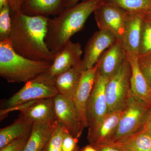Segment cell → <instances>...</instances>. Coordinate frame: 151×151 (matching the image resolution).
I'll return each mask as SVG.
<instances>
[{
  "mask_svg": "<svg viewBox=\"0 0 151 151\" xmlns=\"http://www.w3.org/2000/svg\"><path fill=\"white\" fill-rule=\"evenodd\" d=\"M98 66L99 64L97 62L92 68L83 71L80 83L73 99L79 121L84 128L89 127L86 118V108L96 79Z\"/></svg>",
  "mask_w": 151,
  "mask_h": 151,
  "instance_id": "11",
  "label": "cell"
},
{
  "mask_svg": "<svg viewBox=\"0 0 151 151\" xmlns=\"http://www.w3.org/2000/svg\"><path fill=\"white\" fill-rule=\"evenodd\" d=\"M127 58L122 39L116 41L103 53L98 61L97 73L110 79L117 72Z\"/></svg>",
  "mask_w": 151,
  "mask_h": 151,
  "instance_id": "14",
  "label": "cell"
},
{
  "mask_svg": "<svg viewBox=\"0 0 151 151\" xmlns=\"http://www.w3.org/2000/svg\"><path fill=\"white\" fill-rule=\"evenodd\" d=\"M24 0H9V5L11 14H15L21 12Z\"/></svg>",
  "mask_w": 151,
  "mask_h": 151,
  "instance_id": "31",
  "label": "cell"
},
{
  "mask_svg": "<svg viewBox=\"0 0 151 151\" xmlns=\"http://www.w3.org/2000/svg\"><path fill=\"white\" fill-rule=\"evenodd\" d=\"M65 130L57 122L56 127L42 151H63V140Z\"/></svg>",
  "mask_w": 151,
  "mask_h": 151,
  "instance_id": "25",
  "label": "cell"
},
{
  "mask_svg": "<svg viewBox=\"0 0 151 151\" xmlns=\"http://www.w3.org/2000/svg\"><path fill=\"white\" fill-rule=\"evenodd\" d=\"M94 14L99 30L108 31L117 39H122L129 13L117 6L103 2Z\"/></svg>",
  "mask_w": 151,
  "mask_h": 151,
  "instance_id": "7",
  "label": "cell"
},
{
  "mask_svg": "<svg viewBox=\"0 0 151 151\" xmlns=\"http://www.w3.org/2000/svg\"><path fill=\"white\" fill-rule=\"evenodd\" d=\"M7 5H9V0H0V9Z\"/></svg>",
  "mask_w": 151,
  "mask_h": 151,
  "instance_id": "35",
  "label": "cell"
},
{
  "mask_svg": "<svg viewBox=\"0 0 151 151\" xmlns=\"http://www.w3.org/2000/svg\"><path fill=\"white\" fill-rule=\"evenodd\" d=\"M84 70L82 62L55 77L58 94L73 100Z\"/></svg>",
  "mask_w": 151,
  "mask_h": 151,
  "instance_id": "18",
  "label": "cell"
},
{
  "mask_svg": "<svg viewBox=\"0 0 151 151\" xmlns=\"http://www.w3.org/2000/svg\"><path fill=\"white\" fill-rule=\"evenodd\" d=\"M143 129L148 130L151 132V110L143 127Z\"/></svg>",
  "mask_w": 151,
  "mask_h": 151,
  "instance_id": "33",
  "label": "cell"
},
{
  "mask_svg": "<svg viewBox=\"0 0 151 151\" xmlns=\"http://www.w3.org/2000/svg\"><path fill=\"white\" fill-rule=\"evenodd\" d=\"M138 62L141 70L151 88V54L138 57Z\"/></svg>",
  "mask_w": 151,
  "mask_h": 151,
  "instance_id": "27",
  "label": "cell"
},
{
  "mask_svg": "<svg viewBox=\"0 0 151 151\" xmlns=\"http://www.w3.org/2000/svg\"><path fill=\"white\" fill-rule=\"evenodd\" d=\"M56 124V121L34 123L24 151H42L51 137Z\"/></svg>",
  "mask_w": 151,
  "mask_h": 151,
  "instance_id": "20",
  "label": "cell"
},
{
  "mask_svg": "<svg viewBox=\"0 0 151 151\" xmlns=\"http://www.w3.org/2000/svg\"><path fill=\"white\" fill-rule=\"evenodd\" d=\"M65 0H24L21 12L31 16H55L64 9Z\"/></svg>",
  "mask_w": 151,
  "mask_h": 151,
  "instance_id": "19",
  "label": "cell"
},
{
  "mask_svg": "<svg viewBox=\"0 0 151 151\" xmlns=\"http://www.w3.org/2000/svg\"><path fill=\"white\" fill-rule=\"evenodd\" d=\"M32 123L19 117L12 124L0 129V149L31 133Z\"/></svg>",
  "mask_w": 151,
  "mask_h": 151,
  "instance_id": "21",
  "label": "cell"
},
{
  "mask_svg": "<svg viewBox=\"0 0 151 151\" xmlns=\"http://www.w3.org/2000/svg\"><path fill=\"white\" fill-rule=\"evenodd\" d=\"M82 52L80 43L69 40L54 55L49 73L55 77L81 63Z\"/></svg>",
  "mask_w": 151,
  "mask_h": 151,
  "instance_id": "12",
  "label": "cell"
},
{
  "mask_svg": "<svg viewBox=\"0 0 151 151\" xmlns=\"http://www.w3.org/2000/svg\"><path fill=\"white\" fill-rule=\"evenodd\" d=\"M151 110V105L132 94L124 108L118 128L109 142H119L139 132Z\"/></svg>",
  "mask_w": 151,
  "mask_h": 151,
  "instance_id": "5",
  "label": "cell"
},
{
  "mask_svg": "<svg viewBox=\"0 0 151 151\" xmlns=\"http://www.w3.org/2000/svg\"><path fill=\"white\" fill-rule=\"evenodd\" d=\"M92 145L98 151H126L119 144L112 142H108Z\"/></svg>",
  "mask_w": 151,
  "mask_h": 151,
  "instance_id": "30",
  "label": "cell"
},
{
  "mask_svg": "<svg viewBox=\"0 0 151 151\" xmlns=\"http://www.w3.org/2000/svg\"><path fill=\"white\" fill-rule=\"evenodd\" d=\"M12 29L10 9L7 5L0 9V41L9 39Z\"/></svg>",
  "mask_w": 151,
  "mask_h": 151,
  "instance_id": "26",
  "label": "cell"
},
{
  "mask_svg": "<svg viewBox=\"0 0 151 151\" xmlns=\"http://www.w3.org/2000/svg\"><path fill=\"white\" fill-rule=\"evenodd\" d=\"M124 110L108 113L98 124L88 127L87 139L90 145L102 144L111 140L116 133Z\"/></svg>",
  "mask_w": 151,
  "mask_h": 151,
  "instance_id": "13",
  "label": "cell"
},
{
  "mask_svg": "<svg viewBox=\"0 0 151 151\" xmlns=\"http://www.w3.org/2000/svg\"><path fill=\"white\" fill-rule=\"evenodd\" d=\"M30 133L23 137L17 139L9 143L2 148L0 149V151H24L27 143L29 139Z\"/></svg>",
  "mask_w": 151,
  "mask_h": 151,
  "instance_id": "28",
  "label": "cell"
},
{
  "mask_svg": "<svg viewBox=\"0 0 151 151\" xmlns=\"http://www.w3.org/2000/svg\"><path fill=\"white\" fill-rule=\"evenodd\" d=\"M142 14L144 18L151 22V12Z\"/></svg>",
  "mask_w": 151,
  "mask_h": 151,
  "instance_id": "36",
  "label": "cell"
},
{
  "mask_svg": "<svg viewBox=\"0 0 151 151\" xmlns=\"http://www.w3.org/2000/svg\"><path fill=\"white\" fill-rule=\"evenodd\" d=\"M20 111L19 117L33 124L36 122L55 121L53 98L28 102Z\"/></svg>",
  "mask_w": 151,
  "mask_h": 151,
  "instance_id": "16",
  "label": "cell"
},
{
  "mask_svg": "<svg viewBox=\"0 0 151 151\" xmlns=\"http://www.w3.org/2000/svg\"><path fill=\"white\" fill-rule=\"evenodd\" d=\"M103 3L117 6L129 14L151 12V0H103Z\"/></svg>",
  "mask_w": 151,
  "mask_h": 151,
  "instance_id": "23",
  "label": "cell"
},
{
  "mask_svg": "<svg viewBox=\"0 0 151 151\" xmlns=\"http://www.w3.org/2000/svg\"><path fill=\"white\" fill-rule=\"evenodd\" d=\"M131 77V66L127 58L107 83L105 95L108 113L124 110L132 96Z\"/></svg>",
  "mask_w": 151,
  "mask_h": 151,
  "instance_id": "6",
  "label": "cell"
},
{
  "mask_svg": "<svg viewBox=\"0 0 151 151\" xmlns=\"http://www.w3.org/2000/svg\"></svg>",
  "mask_w": 151,
  "mask_h": 151,
  "instance_id": "37",
  "label": "cell"
},
{
  "mask_svg": "<svg viewBox=\"0 0 151 151\" xmlns=\"http://www.w3.org/2000/svg\"><path fill=\"white\" fill-rule=\"evenodd\" d=\"M117 38L108 31L99 30L87 42L84 50L82 64L84 70L94 67L103 53L114 43Z\"/></svg>",
  "mask_w": 151,
  "mask_h": 151,
  "instance_id": "10",
  "label": "cell"
},
{
  "mask_svg": "<svg viewBox=\"0 0 151 151\" xmlns=\"http://www.w3.org/2000/svg\"><path fill=\"white\" fill-rule=\"evenodd\" d=\"M80 151H98L92 145H89L83 148Z\"/></svg>",
  "mask_w": 151,
  "mask_h": 151,
  "instance_id": "34",
  "label": "cell"
},
{
  "mask_svg": "<svg viewBox=\"0 0 151 151\" xmlns=\"http://www.w3.org/2000/svg\"><path fill=\"white\" fill-rule=\"evenodd\" d=\"M127 58L131 68L132 95L151 105V88L141 70L138 62V57L127 55Z\"/></svg>",
  "mask_w": 151,
  "mask_h": 151,
  "instance_id": "17",
  "label": "cell"
},
{
  "mask_svg": "<svg viewBox=\"0 0 151 151\" xmlns=\"http://www.w3.org/2000/svg\"><path fill=\"white\" fill-rule=\"evenodd\" d=\"M48 19L27 15L21 11L11 14L9 39L18 54L32 60L52 63L54 56L45 42Z\"/></svg>",
  "mask_w": 151,
  "mask_h": 151,
  "instance_id": "1",
  "label": "cell"
},
{
  "mask_svg": "<svg viewBox=\"0 0 151 151\" xmlns=\"http://www.w3.org/2000/svg\"><path fill=\"white\" fill-rule=\"evenodd\" d=\"M142 22V14H129L122 38L127 55L139 57Z\"/></svg>",
  "mask_w": 151,
  "mask_h": 151,
  "instance_id": "15",
  "label": "cell"
},
{
  "mask_svg": "<svg viewBox=\"0 0 151 151\" xmlns=\"http://www.w3.org/2000/svg\"><path fill=\"white\" fill-rule=\"evenodd\" d=\"M115 143L126 151H151V132L143 129Z\"/></svg>",
  "mask_w": 151,
  "mask_h": 151,
  "instance_id": "22",
  "label": "cell"
},
{
  "mask_svg": "<svg viewBox=\"0 0 151 151\" xmlns=\"http://www.w3.org/2000/svg\"><path fill=\"white\" fill-rule=\"evenodd\" d=\"M142 17V36L139 56L151 54V22L143 16Z\"/></svg>",
  "mask_w": 151,
  "mask_h": 151,
  "instance_id": "24",
  "label": "cell"
},
{
  "mask_svg": "<svg viewBox=\"0 0 151 151\" xmlns=\"http://www.w3.org/2000/svg\"><path fill=\"white\" fill-rule=\"evenodd\" d=\"M109 79L97 73L86 108L89 127L98 124L108 113L105 89Z\"/></svg>",
  "mask_w": 151,
  "mask_h": 151,
  "instance_id": "9",
  "label": "cell"
},
{
  "mask_svg": "<svg viewBox=\"0 0 151 151\" xmlns=\"http://www.w3.org/2000/svg\"><path fill=\"white\" fill-rule=\"evenodd\" d=\"M76 151H77V150H76Z\"/></svg>",
  "mask_w": 151,
  "mask_h": 151,
  "instance_id": "38",
  "label": "cell"
},
{
  "mask_svg": "<svg viewBox=\"0 0 151 151\" xmlns=\"http://www.w3.org/2000/svg\"><path fill=\"white\" fill-rule=\"evenodd\" d=\"M86 0H65L64 1V9L71 7L78 4L80 1H84Z\"/></svg>",
  "mask_w": 151,
  "mask_h": 151,
  "instance_id": "32",
  "label": "cell"
},
{
  "mask_svg": "<svg viewBox=\"0 0 151 151\" xmlns=\"http://www.w3.org/2000/svg\"><path fill=\"white\" fill-rule=\"evenodd\" d=\"M53 100L55 121L73 137L79 139L84 128L79 121L73 100L58 94Z\"/></svg>",
  "mask_w": 151,
  "mask_h": 151,
  "instance_id": "8",
  "label": "cell"
},
{
  "mask_svg": "<svg viewBox=\"0 0 151 151\" xmlns=\"http://www.w3.org/2000/svg\"><path fill=\"white\" fill-rule=\"evenodd\" d=\"M54 80L55 77L47 71L24 83L21 89L4 101L1 110L6 111L32 101L53 98L58 94Z\"/></svg>",
  "mask_w": 151,
  "mask_h": 151,
  "instance_id": "4",
  "label": "cell"
},
{
  "mask_svg": "<svg viewBox=\"0 0 151 151\" xmlns=\"http://www.w3.org/2000/svg\"><path fill=\"white\" fill-rule=\"evenodd\" d=\"M78 139L73 137L65 130L62 143L63 151H76Z\"/></svg>",
  "mask_w": 151,
  "mask_h": 151,
  "instance_id": "29",
  "label": "cell"
},
{
  "mask_svg": "<svg viewBox=\"0 0 151 151\" xmlns=\"http://www.w3.org/2000/svg\"><path fill=\"white\" fill-rule=\"evenodd\" d=\"M103 3V0H86L49 18L45 42L53 56L72 36L83 29L90 15Z\"/></svg>",
  "mask_w": 151,
  "mask_h": 151,
  "instance_id": "2",
  "label": "cell"
},
{
  "mask_svg": "<svg viewBox=\"0 0 151 151\" xmlns=\"http://www.w3.org/2000/svg\"><path fill=\"white\" fill-rule=\"evenodd\" d=\"M51 63L18 54L9 39L0 41V76L9 83H26L48 71Z\"/></svg>",
  "mask_w": 151,
  "mask_h": 151,
  "instance_id": "3",
  "label": "cell"
}]
</instances>
